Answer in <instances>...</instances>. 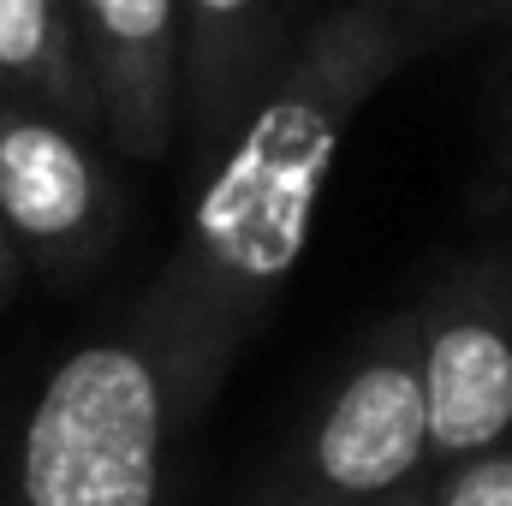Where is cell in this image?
<instances>
[{"mask_svg": "<svg viewBox=\"0 0 512 506\" xmlns=\"http://www.w3.org/2000/svg\"><path fill=\"white\" fill-rule=\"evenodd\" d=\"M405 60L411 48L387 0H334L292 36L227 143L203 161L173 251L126 310L167 352L197 411H209L233 358L292 286L340 143Z\"/></svg>", "mask_w": 512, "mask_h": 506, "instance_id": "obj_1", "label": "cell"}, {"mask_svg": "<svg viewBox=\"0 0 512 506\" xmlns=\"http://www.w3.org/2000/svg\"><path fill=\"white\" fill-rule=\"evenodd\" d=\"M197 399L120 316L78 340L0 435V506H173Z\"/></svg>", "mask_w": 512, "mask_h": 506, "instance_id": "obj_2", "label": "cell"}, {"mask_svg": "<svg viewBox=\"0 0 512 506\" xmlns=\"http://www.w3.org/2000/svg\"><path fill=\"white\" fill-rule=\"evenodd\" d=\"M429 477L435 459L417 370V322L393 316L358 346L328 399L310 411L256 506H376L387 495L423 489Z\"/></svg>", "mask_w": 512, "mask_h": 506, "instance_id": "obj_3", "label": "cell"}, {"mask_svg": "<svg viewBox=\"0 0 512 506\" xmlns=\"http://www.w3.org/2000/svg\"><path fill=\"white\" fill-rule=\"evenodd\" d=\"M417 322L429 459L459 465L512 441V280L501 268L447 274Z\"/></svg>", "mask_w": 512, "mask_h": 506, "instance_id": "obj_4", "label": "cell"}, {"mask_svg": "<svg viewBox=\"0 0 512 506\" xmlns=\"http://www.w3.org/2000/svg\"><path fill=\"white\" fill-rule=\"evenodd\" d=\"M0 227L48 274H78L120 227V185L96 131L0 96Z\"/></svg>", "mask_w": 512, "mask_h": 506, "instance_id": "obj_5", "label": "cell"}, {"mask_svg": "<svg viewBox=\"0 0 512 506\" xmlns=\"http://www.w3.org/2000/svg\"><path fill=\"white\" fill-rule=\"evenodd\" d=\"M102 137L161 161L185 126V0H72Z\"/></svg>", "mask_w": 512, "mask_h": 506, "instance_id": "obj_6", "label": "cell"}, {"mask_svg": "<svg viewBox=\"0 0 512 506\" xmlns=\"http://www.w3.org/2000/svg\"><path fill=\"white\" fill-rule=\"evenodd\" d=\"M286 0H185V126L197 167L227 143L262 78L286 60Z\"/></svg>", "mask_w": 512, "mask_h": 506, "instance_id": "obj_7", "label": "cell"}, {"mask_svg": "<svg viewBox=\"0 0 512 506\" xmlns=\"http://www.w3.org/2000/svg\"><path fill=\"white\" fill-rule=\"evenodd\" d=\"M0 96L48 108L102 137V108L78 48L72 0H0Z\"/></svg>", "mask_w": 512, "mask_h": 506, "instance_id": "obj_8", "label": "cell"}, {"mask_svg": "<svg viewBox=\"0 0 512 506\" xmlns=\"http://www.w3.org/2000/svg\"><path fill=\"white\" fill-rule=\"evenodd\" d=\"M393 6V24L411 48V60L459 30H477V24H495V18H512V0H387Z\"/></svg>", "mask_w": 512, "mask_h": 506, "instance_id": "obj_9", "label": "cell"}, {"mask_svg": "<svg viewBox=\"0 0 512 506\" xmlns=\"http://www.w3.org/2000/svg\"><path fill=\"white\" fill-rule=\"evenodd\" d=\"M429 506H512V441L495 453L441 465L429 477Z\"/></svg>", "mask_w": 512, "mask_h": 506, "instance_id": "obj_10", "label": "cell"}, {"mask_svg": "<svg viewBox=\"0 0 512 506\" xmlns=\"http://www.w3.org/2000/svg\"><path fill=\"white\" fill-rule=\"evenodd\" d=\"M12 274H18V251H12V239H6V227H0V304H6V292H12Z\"/></svg>", "mask_w": 512, "mask_h": 506, "instance_id": "obj_11", "label": "cell"}, {"mask_svg": "<svg viewBox=\"0 0 512 506\" xmlns=\"http://www.w3.org/2000/svg\"><path fill=\"white\" fill-rule=\"evenodd\" d=\"M376 506H429V483H423V489H405V495H387V501H376Z\"/></svg>", "mask_w": 512, "mask_h": 506, "instance_id": "obj_12", "label": "cell"}]
</instances>
